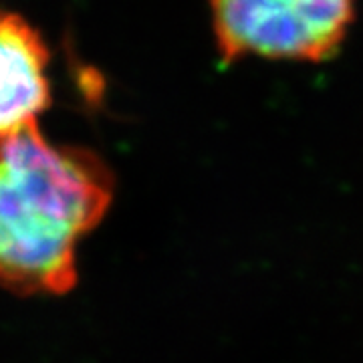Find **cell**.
I'll return each instance as SVG.
<instances>
[{"label":"cell","mask_w":363,"mask_h":363,"mask_svg":"<svg viewBox=\"0 0 363 363\" xmlns=\"http://www.w3.org/2000/svg\"><path fill=\"white\" fill-rule=\"evenodd\" d=\"M113 196L105 164L87 150L55 145L39 121L0 142V285L61 295L77 281V247Z\"/></svg>","instance_id":"obj_1"},{"label":"cell","mask_w":363,"mask_h":363,"mask_svg":"<svg viewBox=\"0 0 363 363\" xmlns=\"http://www.w3.org/2000/svg\"><path fill=\"white\" fill-rule=\"evenodd\" d=\"M49 47L21 14L0 9V142L39 121L51 104Z\"/></svg>","instance_id":"obj_3"},{"label":"cell","mask_w":363,"mask_h":363,"mask_svg":"<svg viewBox=\"0 0 363 363\" xmlns=\"http://www.w3.org/2000/svg\"><path fill=\"white\" fill-rule=\"evenodd\" d=\"M224 61L319 63L343 47L357 0H208Z\"/></svg>","instance_id":"obj_2"}]
</instances>
